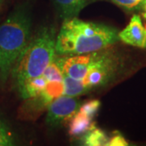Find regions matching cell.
Segmentation results:
<instances>
[{
  "mask_svg": "<svg viewBox=\"0 0 146 146\" xmlns=\"http://www.w3.org/2000/svg\"><path fill=\"white\" fill-rule=\"evenodd\" d=\"M14 145L15 141L8 127L0 118V146H11Z\"/></svg>",
  "mask_w": 146,
  "mask_h": 146,
  "instance_id": "cell-16",
  "label": "cell"
},
{
  "mask_svg": "<svg viewBox=\"0 0 146 146\" xmlns=\"http://www.w3.org/2000/svg\"><path fill=\"white\" fill-rule=\"evenodd\" d=\"M83 143L88 146H103L106 145L109 141V137L101 129L97 128L95 126L84 134Z\"/></svg>",
  "mask_w": 146,
  "mask_h": 146,
  "instance_id": "cell-12",
  "label": "cell"
},
{
  "mask_svg": "<svg viewBox=\"0 0 146 146\" xmlns=\"http://www.w3.org/2000/svg\"><path fill=\"white\" fill-rule=\"evenodd\" d=\"M63 81L64 86L63 95L70 97H78L81 94L90 91L84 84L82 80H76L63 76Z\"/></svg>",
  "mask_w": 146,
  "mask_h": 146,
  "instance_id": "cell-11",
  "label": "cell"
},
{
  "mask_svg": "<svg viewBox=\"0 0 146 146\" xmlns=\"http://www.w3.org/2000/svg\"><path fill=\"white\" fill-rule=\"evenodd\" d=\"M47 84V80L42 76L30 79L25 81L18 89L19 93L24 99L34 98L42 94Z\"/></svg>",
  "mask_w": 146,
  "mask_h": 146,
  "instance_id": "cell-10",
  "label": "cell"
},
{
  "mask_svg": "<svg viewBox=\"0 0 146 146\" xmlns=\"http://www.w3.org/2000/svg\"><path fill=\"white\" fill-rule=\"evenodd\" d=\"M119 38L127 45L146 48V27L144 26L141 16L133 15L127 27L119 33Z\"/></svg>",
  "mask_w": 146,
  "mask_h": 146,
  "instance_id": "cell-7",
  "label": "cell"
},
{
  "mask_svg": "<svg viewBox=\"0 0 146 146\" xmlns=\"http://www.w3.org/2000/svg\"><path fill=\"white\" fill-rule=\"evenodd\" d=\"M55 45V33L50 28H42L30 39L11 70L18 89L28 80L42 76L54 59Z\"/></svg>",
  "mask_w": 146,
  "mask_h": 146,
  "instance_id": "cell-3",
  "label": "cell"
},
{
  "mask_svg": "<svg viewBox=\"0 0 146 146\" xmlns=\"http://www.w3.org/2000/svg\"><path fill=\"white\" fill-rule=\"evenodd\" d=\"M100 106H101V102L98 100H90L82 105L81 106H80L78 110L85 115H87L89 118L94 119V116L98 112Z\"/></svg>",
  "mask_w": 146,
  "mask_h": 146,
  "instance_id": "cell-15",
  "label": "cell"
},
{
  "mask_svg": "<svg viewBox=\"0 0 146 146\" xmlns=\"http://www.w3.org/2000/svg\"><path fill=\"white\" fill-rule=\"evenodd\" d=\"M93 58V53L65 55L56 60L63 76L76 80H83L89 70Z\"/></svg>",
  "mask_w": 146,
  "mask_h": 146,
  "instance_id": "cell-6",
  "label": "cell"
},
{
  "mask_svg": "<svg viewBox=\"0 0 146 146\" xmlns=\"http://www.w3.org/2000/svg\"><path fill=\"white\" fill-rule=\"evenodd\" d=\"M115 4L127 11H132L144 5L146 0H110Z\"/></svg>",
  "mask_w": 146,
  "mask_h": 146,
  "instance_id": "cell-17",
  "label": "cell"
},
{
  "mask_svg": "<svg viewBox=\"0 0 146 146\" xmlns=\"http://www.w3.org/2000/svg\"><path fill=\"white\" fill-rule=\"evenodd\" d=\"M1 1H2V0H0V3H1Z\"/></svg>",
  "mask_w": 146,
  "mask_h": 146,
  "instance_id": "cell-20",
  "label": "cell"
},
{
  "mask_svg": "<svg viewBox=\"0 0 146 146\" xmlns=\"http://www.w3.org/2000/svg\"><path fill=\"white\" fill-rule=\"evenodd\" d=\"M44 78L49 81H63V75L61 68L58 64L56 61L53 60L51 63L49 64V66L46 68L44 72L42 75Z\"/></svg>",
  "mask_w": 146,
  "mask_h": 146,
  "instance_id": "cell-14",
  "label": "cell"
},
{
  "mask_svg": "<svg viewBox=\"0 0 146 146\" xmlns=\"http://www.w3.org/2000/svg\"><path fill=\"white\" fill-rule=\"evenodd\" d=\"M32 18L25 6L16 7L0 25V84H4L31 39Z\"/></svg>",
  "mask_w": 146,
  "mask_h": 146,
  "instance_id": "cell-2",
  "label": "cell"
},
{
  "mask_svg": "<svg viewBox=\"0 0 146 146\" xmlns=\"http://www.w3.org/2000/svg\"><path fill=\"white\" fill-rule=\"evenodd\" d=\"M128 145L127 141L121 134L116 132L112 137L109 138V141L106 146H126Z\"/></svg>",
  "mask_w": 146,
  "mask_h": 146,
  "instance_id": "cell-18",
  "label": "cell"
},
{
  "mask_svg": "<svg viewBox=\"0 0 146 146\" xmlns=\"http://www.w3.org/2000/svg\"><path fill=\"white\" fill-rule=\"evenodd\" d=\"M143 7H144V14H143V16H144L145 19L146 20V1H145V3H144ZM145 27H146V25H145Z\"/></svg>",
  "mask_w": 146,
  "mask_h": 146,
  "instance_id": "cell-19",
  "label": "cell"
},
{
  "mask_svg": "<svg viewBox=\"0 0 146 146\" xmlns=\"http://www.w3.org/2000/svg\"><path fill=\"white\" fill-rule=\"evenodd\" d=\"M63 81H49L41 95L47 103L50 104L53 100L63 95Z\"/></svg>",
  "mask_w": 146,
  "mask_h": 146,
  "instance_id": "cell-13",
  "label": "cell"
},
{
  "mask_svg": "<svg viewBox=\"0 0 146 146\" xmlns=\"http://www.w3.org/2000/svg\"><path fill=\"white\" fill-rule=\"evenodd\" d=\"M94 126L95 124L93 123V119L78 110L70 119L68 133L72 137H78L85 134Z\"/></svg>",
  "mask_w": 146,
  "mask_h": 146,
  "instance_id": "cell-9",
  "label": "cell"
},
{
  "mask_svg": "<svg viewBox=\"0 0 146 146\" xmlns=\"http://www.w3.org/2000/svg\"><path fill=\"white\" fill-rule=\"evenodd\" d=\"M119 40V32L115 28L73 17L63 20L55 48L61 55H77L99 51Z\"/></svg>",
  "mask_w": 146,
  "mask_h": 146,
  "instance_id": "cell-1",
  "label": "cell"
},
{
  "mask_svg": "<svg viewBox=\"0 0 146 146\" xmlns=\"http://www.w3.org/2000/svg\"><path fill=\"white\" fill-rule=\"evenodd\" d=\"M121 58L113 49L105 48L93 53L89 70L84 77V84L91 90L106 85L119 72Z\"/></svg>",
  "mask_w": 146,
  "mask_h": 146,
  "instance_id": "cell-4",
  "label": "cell"
},
{
  "mask_svg": "<svg viewBox=\"0 0 146 146\" xmlns=\"http://www.w3.org/2000/svg\"><path fill=\"white\" fill-rule=\"evenodd\" d=\"M95 0H51L58 15L63 20L77 17L79 13Z\"/></svg>",
  "mask_w": 146,
  "mask_h": 146,
  "instance_id": "cell-8",
  "label": "cell"
},
{
  "mask_svg": "<svg viewBox=\"0 0 146 146\" xmlns=\"http://www.w3.org/2000/svg\"><path fill=\"white\" fill-rule=\"evenodd\" d=\"M80 108V102L76 97L62 95L54 99L47 107V124L57 126L70 120Z\"/></svg>",
  "mask_w": 146,
  "mask_h": 146,
  "instance_id": "cell-5",
  "label": "cell"
}]
</instances>
